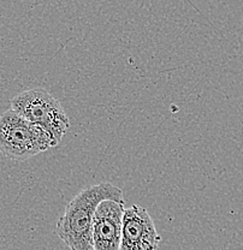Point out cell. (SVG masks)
Returning <instances> with one entry per match:
<instances>
[{"mask_svg": "<svg viewBox=\"0 0 243 250\" xmlns=\"http://www.w3.org/2000/svg\"><path fill=\"white\" fill-rule=\"evenodd\" d=\"M105 200L124 202L121 188L109 182L93 184L81 190L66 206L54 232L70 250H93V218L99 203Z\"/></svg>", "mask_w": 243, "mask_h": 250, "instance_id": "6da1fadb", "label": "cell"}, {"mask_svg": "<svg viewBox=\"0 0 243 250\" xmlns=\"http://www.w3.org/2000/svg\"><path fill=\"white\" fill-rule=\"evenodd\" d=\"M46 129L25 121L11 108L0 114V153L15 161H24L58 146Z\"/></svg>", "mask_w": 243, "mask_h": 250, "instance_id": "7a4b0ae2", "label": "cell"}, {"mask_svg": "<svg viewBox=\"0 0 243 250\" xmlns=\"http://www.w3.org/2000/svg\"><path fill=\"white\" fill-rule=\"evenodd\" d=\"M11 109L30 123L46 129L58 143L70 127V121L62 104L44 88H31L16 95Z\"/></svg>", "mask_w": 243, "mask_h": 250, "instance_id": "3957f363", "label": "cell"}, {"mask_svg": "<svg viewBox=\"0 0 243 250\" xmlns=\"http://www.w3.org/2000/svg\"><path fill=\"white\" fill-rule=\"evenodd\" d=\"M161 236L146 208L132 205L125 208L122 223L121 250H156Z\"/></svg>", "mask_w": 243, "mask_h": 250, "instance_id": "277c9868", "label": "cell"}, {"mask_svg": "<svg viewBox=\"0 0 243 250\" xmlns=\"http://www.w3.org/2000/svg\"><path fill=\"white\" fill-rule=\"evenodd\" d=\"M124 202L105 200L95 209L91 226L93 250H121Z\"/></svg>", "mask_w": 243, "mask_h": 250, "instance_id": "5b68a950", "label": "cell"}]
</instances>
